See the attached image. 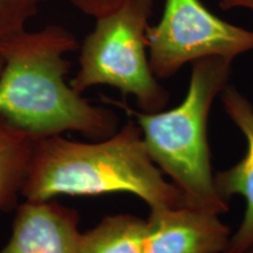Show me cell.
I'll return each mask as SVG.
<instances>
[{
	"label": "cell",
	"instance_id": "obj_1",
	"mask_svg": "<svg viewBox=\"0 0 253 253\" xmlns=\"http://www.w3.org/2000/svg\"><path fill=\"white\" fill-rule=\"evenodd\" d=\"M77 38L60 25L24 30L0 42V115L37 138L80 132L97 141L118 130L112 110L95 106L67 82L66 55Z\"/></svg>",
	"mask_w": 253,
	"mask_h": 253
},
{
	"label": "cell",
	"instance_id": "obj_2",
	"mask_svg": "<svg viewBox=\"0 0 253 253\" xmlns=\"http://www.w3.org/2000/svg\"><path fill=\"white\" fill-rule=\"evenodd\" d=\"M113 192L137 196L150 209L190 207L184 194L154 163L137 122L129 121L94 142L62 135L38 140L23 190L25 201Z\"/></svg>",
	"mask_w": 253,
	"mask_h": 253
},
{
	"label": "cell",
	"instance_id": "obj_3",
	"mask_svg": "<svg viewBox=\"0 0 253 253\" xmlns=\"http://www.w3.org/2000/svg\"><path fill=\"white\" fill-rule=\"evenodd\" d=\"M233 60L210 56L191 62L184 100L170 110L136 112L125 107L140 126L154 163L184 194L191 208L220 214L227 201L214 185L208 140L211 107L227 84Z\"/></svg>",
	"mask_w": 253,
	"mask_h": 253
},
{
	"label": "cell",
	"instance_id": "obj_4",
	"mask_svg": "<svg viewBox=\"0 0 253 253\" xmlns=\"http://www.w3.org/2000/svg\"><path fill=\"white\" fill-rule=\"evenodd\" d=\"M153 7L154 0H126L95 19L80 48L77 74L69 80L75 90L84 94L91 87L109 86L134 96L140 112L164 109L169 93L155 77L147 47Z\"/></svg>",
	"mask_w": 253,
	"mask_h": 253
},
{
	"label": "cell",
	"instance_id": "obj_5",
	"mask_svg": "<svg viewBox=\"0 0 253 253\" xmlns=\"http://www.w3.org/2000/svg\"><path fill=\"white\" fill-rule=\"evenodd\" d=\"M147 47L155 77L163 80L196 60L252 52L253 31L223 20L202 0H164L162 18L147 30Z\"/></svg>",
	"mask_w": 253,
	"mask_h": 253
},
{
	"label": "cell",
	"instance_id": "obj_6",
	"mask_svg": "<svg viewBox=\"0 0 253 253\" xmlns=\"http://www.w3.org/2000/svg\"><path fill=\"white\" fill-rule=\"evenodd\" d=\"M144 253H221L230 243V227L218 214L191 207L151 208Z\"/></svg>",
	"mask_w": 253,
	"mask_h": 253
},
{
	"label": "cell",
	"instance_id": "obj_7",
	"mask_svg": "<svg viewBox=\"0 0 253 253\" xmlns=\"http://www.w3.org/2000/svg\"><path fill=\"white\" fill-rule=\"evenodd\" d=\"M80 216L53 201L18 205L12 235L1 253H78Z\"/></svg>",
	"mask_w": 253,
	"mask_h": 253
},
{
	"label": "cell",
	"instance_id": "obj_8",
	"mask_svg": "<svg viewBox=\"0 0 253 253\" xmlns=\"http://www.w3.org/2000/svg\"><path fill=\"white\" fill-rule=\"evenodd\" d=\"M223 108L248 142L245 156L236 166L214 175V185L223 199L244 197L246 209L242 223L231 237L224 253H246L253 250V104L236 87L227 86L220 95Z\"/></svg>",
	"mask_w": 253,
	"mask_h": 253
},
{
	"label": "cell",
	"instance_id": "obj_9",
	"mask_svg": "<svg viewBox=\"0 0 253 253\" xmlns=\"http://www.w3.org/2000/svg\"><path fill=\"white\" fill-rule=\"evenodd\" d=\"M39 138L0 115V211L18 208Z\"/></svg>",
	"mask_w": 253,
	"mask_h": 253
},
{
	"label": "cell",
	"instance_id": "obj_10",
	"mask_svg": "<svg viewBox=\"0 0 253 253\" xmlns=\"http://www.w3.org/2000/svg\"><path fill=\"white\" fill-rule=\"evenodd\" d=\"M147 220L134 214L104 217L81 233L78 253H144Z\"/></svg>",
	"mask_w": 253,
	"mask_h": 253
},
{
	"label": "cell",
	"instance_id": "obj_11",
	"mask_svg": "<svg viewBox=\"0 0 253 253\" xmlns=\"http://www.w3.org/2000/svg\"><path fill=\"white\" fill-rule=\"evenodd\" d=\"M46 0H0V42L26 30V25L37 14Z\"/></svg>",
	"mask_w": 253,
	"mask_h": 253
},
{
	"label": "cell",
	"instance_id": "obj_12",
	"mask_svg": "<svg viewBox=\"0 0 253 253\" xmlns=\"http://www.w3.org/2000/svg\"><path fill=\"white\" fill-rule=\"evenodd\" d=\"M69 1L82 13L96 19L119 8L126 0H69Z\"/></svg>",
	"mask_w": 253,
	"mask_h": 253
},
{
	"label": "cell",
	"instance_id": "obj_13",
	"mask_svg": "<svg viewBox=\"0 0 253 253\" xmlns=\"http://www.w3.org/2000/svg\"><path fill=\"white\" fill-rule=\"evenodd\" d=\"M219 7L225 11L235 8H245L253 12V0H219Z\"/></svg>",
	"mask_w": 253,
	"mask_h": 253
},
{
	"label": "cell",
	"instance_id": "obj_14",
	"mask_svg": "<svg viewBox=\"0 0 253 253\" xmlns=\"http://www.w3.org/2000/svg\"><path fill=\"white\" fill-rule=\"evenodd\" d=\"M1 69H2V59L1 56H0V72H1Z\"/></svg>",
	"mask_w": 253,
	"mask_h": 253
},
{
	"label": "cell",
	"instance_id": "obj_15",
	"mask_svg": "<svg viewBox=\"0 0 253 253\" xmlns=\"http://www.w3.org/2000/svg\"><path fill=\"white\" fill-rule=\"evenodd\" d=\"M246 253H253V250H251V251H249V252H246Z\"/></svg>",
	"mask_w": 253,
	"mask_h": 253
}]
</instances>
